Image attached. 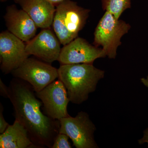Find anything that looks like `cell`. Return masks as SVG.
<instances>
[{
    "mask_svg": "<svg viewBox=\"0 0 148 148\" xmlns=\"http://www.w3.org/2000/svg\"><path fill=\"white\" fill-rule=\"evenodd\" d=\"M130 29L129 24L106 11L95 28L93 45L97 47L101 46L106 56L114 59L116 57L118 48L121 45L122 37Z\"/></svg>",
    "mask_w": 148,
    "mask_h": 148,
    "instance_id": "4",
    "label": "cell"
},
{
    "mask_svg": "<svg viewBox=\"0 0 148 148\" xmlns=\"http://www.w3.org/2000/svg\"><path fill=\"white\" fill-rule=\"evenodd\" d=\"M138 143L140 145L147 143L148 147V127L144 131L143 137L138 140Z\"/></svg>",
    "mask_w": 148,
    "mask_h": 148,
    "instance_id": "18",
    "label": "cell"
},
{
    "mask_svg": "<svg viewBox=\"0 0 148 148\" xmlns=\"http://www.w3.org/2000/svg\"><path fill=\"white\" fill-rule=\"evenodd\" d=\"M102 8L119 19L122 14L131 6V0H101Z\"/></svg>",
    "mask_w": 148,
    "mask_h": 148,
    "instance_id": "14",
    "label": "cell"
},
{
    "mask_svg": "<svg viewBox=\"0 0 148 148\" xmlns=\"http://www.w3.org/2000/svg\"><path fill=\"white\" fill-rule=\"evenodd\" d=\"M14 77L27 82L35 92H39L58 77V69L49 63L28 58L11 73Z\"/></svg>",
    "mask_w": 148,
    "mask_h": 148,
    "instance_id": "6",
    "label": "cell"
},
{
    "mask_svg": "<svg viewBox=\"0 0 148 148\" xmlns=\"http://www.w3.org/2000/svg\"><path fill=\"white\" fill-rule=\"evenodd\" d=\"M59 122V133L69 136L76 148H98L94 139L96 127L87 113L82 111L74 117L70 116Z\"/></svg>",
    "mask_w": 148,
    "mask_h": 148,
    "instance_id": "5",
    "label": "cell"
},
{
    "mask_svg": "<svg viewBox=\"0 0 148 148\" xmlns=\"http://www.w3.org/2000/svg\"><path fill=\"white\" fill-rule=\"evenodd\" d=\"M3 107L1 103H0V133L2 134L5 131L9 124L7 122L3 115Z\"/></svg>",
    "mask_w": 148,
    "mask_h": 148,
    "instance_id": "16",
    "label": "cell"
},
{
    "mask_svg": "<svg viewBox=\"0 0 148 148\" xmlns=\"http://www.w3.org/2000/svg\"><path fill=\"white\" fill-rule=\"evenodd\" d=\"M106 56L102 48L77 37L61 48L58 61L61 65L92 64L96 59Z\"/></svg>",
    "mask_w": 148,
    "mask_h": 148,
    "instance_id": "9",
    "label": "cell"
},
{
    "mask_svg": "<svg viewBox=\"0 0 148 148\" xmlns=\"http://www.w3.org/2000/svg\"><path fill=\"white\" fill-rule=\"evenodd\" d=\"M58 70V79L66 87L70 102L77 105L87 101L105 75L104 71L92 64L61 65Z\"/></svg>",
    "mask_w": 148,
    "mask_h": 148,
    "instance_id": "2",
    "label": "cell"
},
{
    "mask_svg": "<svg viewBox=\"0 0 148 148\" xmlns=\"http://www.w3.org/2000/svg\"><path fill=\"white\" fill-rule=\"evenodd\" d=\"M1 148H38L26 129L17 121L0 135Z\"/></svg>",
    "mask_w": 148,
    "mask_h": 148,
    "instance_id": "13",
    "label": "cell"
},
{
    "mask_svg": "<svg viewBox=\"0 0 148 148\" xmlns=\"http://www.w3.org/2000/svg\"><path fill=\"white\" fill-rule=\"evenodd\" d=\"M48 1H49L52 4L56 6L60 3L64 1L65 0H48Z\"/></svg>",
    "mask_w": 148,
    "mask_h": 148,
    "instance_id": "19",
    "label": "cell"
},
{
    "mask_svg": "<svg viewBox=\"0 0 148 148\" xmlns=\"http://www.w3.org/2000/svg\"><path fill=\"white\" fill-rule=\"evenodd\" d=\"M26 51L46 63L58 61L61 53V42L49 28L43 29L38 35L26 43Z\"/></svg>",
    "mask_w": 148,
    "mask_h": 148,
    "instance_id": "10",
    "label": "cell"
},
{
    "mask_svg": "<svg viewBox=\"0 0 148 148\" xmlns=\"http://www.w3.org/2000/svg\"><path fill=\"white\" fill-rule=\"evenodd\" d=\"M36 94L42 102L45 114L51 118L59 121L70 116L67 110L70 100L66 87L60 79L55 80Z\"/></svg>",
    "mask_w": 148,
    "mask_h": 148,
    "instance_id": "8",
    "label": "cell"
},
{
    "mask_svg": "<svg viewBox=\"0 0 148 148\" xmlns=\"http://www.w3.org/2000/svg\"><path fill=\"white\" fill-rule=\"evenodd\" d=\"M8 30L0 34V63L4 74L11 73L29 58L26 44Z\"/></svg>",
    "mask_w": 148,
    "mask_h": 148,
    "instance_id": "7",
    "label": "cell"
},
{
    "mask_svg": "<svg viewBox=\"0 0 148 148\" xmlns=\"http://www.w3.org/2000/svg\"><path fill=\"white\" fill-rule=\"evenodd\" d=\"M90 12L71 0H65L56 6L52 25L61 45H66L78 37Z\"/></svg>",
    "mask_w": 148,
    "mask_h": 148,
    "instance_id": "3",
    "label": "cell"
},
{
    "mask_svg": "<svg viewBox=\"0 0 148 148\" xmlns=\"http://www.w3.org/2000/svg\"><path fill=\"white\" fill-rule=\"evenodd\" d=\"M9 87V98L13 107L15 120L28 131L38 148H51L59 133L60 122L43 113V104L30 84L14 77Z\"/></svg>",
    "mask_w": 148,
    "mask_h": 148,
    "instance_id": "1",
    "label": "cell"
},
{
    "mask_svg": "<svg viewBox=\"0 0 148 148\" xmlns=\"http://www.w3.org/2000/svg\"><path fill=\"white\" fill-rule=\"evenodd\" d=\"M8 30L25 43L36 36L38 28L34 21L25 11L16 6H8L4 16Z\"/></svg>",
    "mask_w": 148,
    "mask_h": 148,
    "instance_id": "11",
    "label": "cell"
},
{
    "mask_svg": "<svg viewBox=\"0 0 148 148\" xmlns=\"http://www.w3.org/2000/svg\"><path fill=\"white\" fill-rule=\"evenodd\" d=\"M69 138V136L66 134L59 133L56 138L51 148H71Z\"/></svg>",
    "mask_w": 148,
    "mask_h": 148,
    "instance_id": "15",
    "label": "cell"
},
{
    "mask_svg": "<svg viewBox=\"0 0 148 148\" xmlns=\"http://www.w3.org/2000/svg\"><path fill=\"white\" fill-rule=\"evenodd\" d=\"M141 81L143 83V84L145 85L148 88V76L146 78H143L141 79Z\"/></svg>",
    "mask_w": 148,
    "mask_h": 148,
    "instance_id": "20",
    "label": "cell"
},
{
    "mask_svg": "<svg viewBox=\"0 0 148 148\" xmlns=\"http://www.w3.org/2000/svg\"><path fill=\"white\" fill-rule=\"evenodd\" d=\"M0 95L3 98H9V87L4 83L1 78H0Z\"/></svg>",
    "mask_w": 148,
    "mask_h": 148,
    "instance_id": "17",
    "label": "cell"
},
{
    "mask_svg": "<svg viewBox=\"0 0 148 148\" xmlns=\"http://www.w3.org/2000/svg\"><path fill=\"white\" fill-rule=\"evenodd\" d=\"M8 0H0V1H1V2H4L6 1H7Z\"/></svg>",
    "mask_w": 148,
    "mask_h": 148,
    "instance_id": "21",
    "label": "cell"
},
{
    "mask_svg": "<svg viewBox=\"0 0 148 148\" xmlns=\"http://www.w3.org/2000/svg\"><path fill=\"white\" fill-rule=\"evenodd\" d=\"M34 21L38 28H50L53 23L56 6L48 0H14Z\"/></svg>",
    "mask_w": 148,
    "mask_h": 148,
    "instance_id": "12",
    "label": "cell"
}]
</instances>
